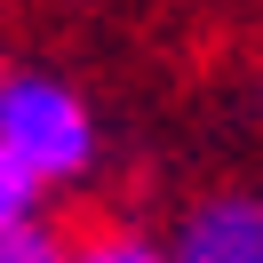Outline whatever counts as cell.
Listing matches in <instances>:
<instances>
[{"instance_id": "cell-5", "label": "cell", "mask_w": 263, "mask_h": 263, "mask_svg": "<svg viewBox=\"0 0 263 263\" xmlns=\"http://www.w3.org/2000/svg\"><path fill=\"white\" fill-rule=\"evenodd\" d=\"M64 263H160L144 239H88L80 255H64Z\"/></svg>"}, {"instance_id": "cell-1", "label": "cell", "mask_w": 263, "mask_h": 263, "mask_svg": "<svg viewBox=\"0 0 263 263\" xmlns=\"http://www.w3.org/2000/svg\"><path fill=\"white\" fill-rule=\"evenodd\" d=\"M0 144L16 152L32 167V183L48 192V183H72V176L96 167V120H88V104L64 80L24 72V80L0 88Z\"/></svg>"}, {"instance_id": "cell-2", "label": "cell", "mask_w": 263, "mask_h": 263, "mask_svg": "<svg viewBox=\"0 0 263 263\" xmlns=\"http://www.w3.org/2000/svg\"><path fill=\"white\" fill-rule=\"evenodd\" d=\"M167 263H263V199H247V192L208 199L183 223V239H176Z\"/></svg>"}, {"instance_id": "cell-3", "label": "cell", "mask_w": 263, "mask_h": 263, "mask_svg": "<svg viewBox=\"0 0 263 263\" xmlns=\"http://www.w3.org/2000/svg\"><path fill=\"white\" fill-rule=\"evenodd\" d=\"M72 247H64V231L48 223V215H16V223H0V263H64Z\"/></svg>"}, {"instance_id": "cell-4", "label": "cell", "mask_w": 263, "mask_h": 263, "mask_svg": "<svg viewBox=\"0 0 263 263\" xmlns=\"http://www.w3.org/2000/svg\"><path fill=\"white\" fill-rule=\"evenodd\" d=\"M40 208V183H32V167L16 160V152L0 144V223H16V215H32Z\"/></svg>"}]
</instances>
